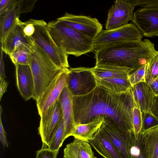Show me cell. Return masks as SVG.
<instances>
[{
  "instance_id": "obj_29",
  "label": "cell",
  "mask_w": 158,
  "mask_h": 158,
  "mask_svg": "<svg viewBox=\"0 0 158 158\" xmlns=\"http://www.w3.org/2000/svg\"><path fill=\"white\" fill-rule=\"evenodd\" d=\"M142 126L140 133H143L158 127V119L151 112H142Z\"/></svg>"
},
{
  "instance_id": "obj_20",
  "label": "cell",
  "mask_w": 158,
  "mask_h": 158,
  "mask_svg": "<svg viewBox=\"0 0 158 158\" xmlns=\"http://www.w3.org/2000/svg\"><path fill=\"white\" fill-rule=\"evenodd\" d=\"M96 79L114 77L128 78L132 69L125 67L98 65L89 68Z\"/></svg>"
},
{
  "instance_id": "obj_27",
  "label": "cell",
  "mask_w": 158,
  "mask_h": 158,
  "mask_svg": "<svg viewBox=\"0 0 158 158\" xmlns=\"http://www.w3.org/2000/svg\"><path fill=\"white\" fill-rule=\"evenodd\" d=\"M31 47L21 44L15 48L9 56L15 66L29 65Z\"/></svg>"
},
{
  "instance_id": "obj_15",
  "label": "cell",
  "mask_w": 158,
  "mask_h": 158,
  "mask_svg": "<svg viewBox=\"0 0 158 158\" xmlns=\"http://www.w3.org/2000/svg\"><path fill=\"white\" fill-rule=\"evenodd\" d=\"M15 66L16 85L20 94L25 100L33 98L35 85L30 66L29 65H18Z\"/></svg>"
},
{
  "instance_id": "obj_34",
  "label": "cell",
  "mask_w": 158,
  "mask_h": 158,
  "mask_svg": "<svg viewBox=\"0 0 158 158\" xmlns=\"http://www.w3.org/2000/svg\"><path fill=\"white\" fill-rule=\"evenodd\" d=\"M127 1L135 7L139 6L141 8H158V0H127Z\"/></svg>"
},
{
  "instance_id": "obj_40",
  "label": "cell",
  "mask_w": 158,
  "mask_h": 158,
  "mask_svg": "<svg viewBox=\"0 0 158 158\" xmlns=\"http://www.w3.org/2000/svg\"><path fill=\"white\" fill-rule=\"evenodd\" d=\"M151 112L158 119V96H156L155 97Z\"/></svg>"
},
{
  "instance_id": "obj_5",
  "label": "cell",
  "mask_w": 158,
  "mask_h": 158,
  "mask_svg": "<svg viewBox=\"0 0 158 158\" xmlns=\"http://www.w3.org/2000/svg\"><path fill=\"white\" fill-rule=\"evenodd\" d=\"M35 28L33 35L30 37L33 42L45 53L58 66L68 68V55L57 45L48 29L47 23L44 20L31 19L28 20Z\"/></svg>"
},
{
  "instance_id": "obj_13",
  "label": "cell",
  "mask_w": 158,
  "mask_h": 158,
  "mask_svg": "<svg viewBox=\"0 0 158 158\" xmlns=\"http://www.w3.org/2000/svg\"><path fill=\"white\" fill-rule=\"evenodd\" d=\"M26 22H22L18 16L15 22L7 34L4 41L1 43V48L3 52L9 56L15 48L23 44L31 47L34 43L30 37L26 36L23 29Z\"/></svg>"
},
{
  "instance_id": "obj_17",
  "label": "cell",
  "mask_w": 158,
  "mask_h": 158,
  "mask_svg": "<svg viewBox=\"0 0 158 158\" xmlns=\"http://www.w3.org/2000/svg\"><path fill=\"white\" fill-rule=\"evenodd\" d=\"M73 97L66 86L58 100L61 105L63 118L65 124V139L71 136L75 125L73 105Z\"/></svg>"
},
{
  "instance_id": "obj_24",
  "label": "cell",
  "mask_w": 158,
  "mask_h": 158,
  "mask_svg": "<svg viewBox=\"0 0 158 158\" xmlns=\"http://www.w3.org/2000/svg\"><path fill=\"white\" fill-rule=\"evenodd\" d=\"M129 153L130 158H148L143 133H139L136 139L134 132H131Z\"/></svg>"
},
{
  "instance_id": "obj_31",
  "label": "cell",
  "mask_w": 158,
  "mask_h": 158,
  "mask_svg": "<svg viewBox=\"0 0 158 158\" xmlns=\"http://www.w3.org/2000/svg\"><path fill=\"white\" fill-rule=\"evenodd\" d=\"M132 124L134 133L136 138L137 139L142 127V112L136 106L133 109Z\"/></svg>"
},
{
  "instance_id": "obj_32",
  "label": "cell",
  "mask_w": 158,
  "mask_h": 158,
  "mask_svg": "<svg viewBox=\"0 0 158 158\" xmlns=\"http://www.w3.org/2000/svg\"><path fill=\"white\" fill-rule=\"evenodd\" d=\"M37 0H18L17 9L19 15L23 13L31 11L34 7Z\"/></svg>"
},
{
  "instance_id": "obj_37",
  "label": "cell",
  "mask_w": 158,
  "mask_h": 158,
  "mask_svg": "<svg viewBox=\"0 0 158 158\" xmlns=\"http://www.w3.org/2000/svg\"><path fill=\"white\" fill-rule=\"evenodd\" d=\"M15 0H1L0 15L5 12L15 2Z\"/></svg>"
},
{
  "instance_id": "obj_39",
  "label": "cell",
  "mask_w": 158,
  "mask_h": 158,
  "mask_svg": "<svg viewBox=\"0 0 158 158\" xmlns=\"http://www.w3.org/2000/svg\"><path fill=\"white\" fill-rule=\"evenodd\" d=\"M8 86V83L5 79L0 77V100L2 97L3 94L7 91Z\"/></svg>"
},
{
  "instance_id": "obj_11",
  "label": "cell",
  "mask_w": 158,
  "mask_h": 158,
  "mask_svg": "<svg viewBox=\"0 0 158 158\" xmlns=\"http://www.w3.org/2000/svg\"><path fill=\"white\" fill-rule=\"evenodd\" d=\"M142 35L158 36V8H140L134 13L132 20Z\"/></svg>"
},
{
  "instance_id": "obj_23",
  "label": "cell",
  "mask_w": 158,
  "mask_h": 158,
  "mask_svg": "<svg viewBox=\"0 0 158 158\" xmlns=\"http://www.w3.org/2000/svg\"><path fill=\"white\" fill-rule=\"evenodd\" d=\"M97 84L102 86L112 92L122 93L130 90L131 86L128 78L114 77L96 79Z\"/></svg>"
},
{
  "instance_id": "obj_6",
  "label": "cell",
  "mask_w": 158,
  "mask_h": 158,
  "mask_svg": "<svg viewBox=\"0 0 158 158\" xmlns=\"http://www.w3.org/2000/svg\"><path fill=\"white\" fill-rule=\"evenodd\" d=\"M143 36L137 27L131 23L111 30H102L94 39V51L119 43L141 40Z\"/></svg>"
},
{
  "instance_id": "obj_7",
  "label": "cell",
  "mask_w": 158,
  "mask_h": 158,
  "mask_svg": "<svg viewBox=\"0 0 158 158\" xmlns=\"http://www.w3.org/2000/svg\"><path fill=\"white\" fill-rule=\"evenodd\" d=\"M97 85L96 79L89 68L69 69L66 86L73 96L86 95Z\"/></svg>"
},
{
  "instance_id": "obj_35",
  "label": "cell",
  "mask_w": 158,
  "mask_h": 158,
  "mask_svg": "<svg viewBox=\"0 0 158 158\" xmlns=\"http://www.w3.org/2000/svg\"><path fill=\"white\" fill-rule=\"evenodd\" d=\"M0 140L1 143L4 148L7 147L8 146L6 135L5 131L4 129L1 119L2 113H0Z\"/></svg>"
},
{
  "instance_id": "obj_10",
  "label": "cell",
  "mask_w": 158,
  "mask_h": 158,
  "mask_svg": "<svg viewBox=\"0 0 158 158\" xmlns=\"http://www.w3.org/2000/svg\"><path fill=\"white\" fill-rule=\"evenodd\" d=\"M135 7L127 0H116L109 9L106 29L109 30L121 27L132 21Z\"/></svg>"
},
{
  "instance_id": "obj_12",
  "label": "cell",
  "mask_w": 158,
  "mask_h": 158,
  "mask_svg": "<svg viewBox=\"0 0 158 158\" xmlns=\"http://www.w3.org/2000/svg\"><path fill=\"white\" fill-rule=\"evenodd\" d=\"M62 118L61 105L57 100L40 117L38 131L42 145L48 146L53 131Z\"/></svg>"
},
{
  "instance_id": "obj_25",
  "label": "cell",
  "mask_w": 158,
  "mask_h": 158,
  "mask_svg": "<svg viewBox=\"0 0 158 158\" xmlns=\"http://www.w3.org/2000/svg\"><path fill=\"white\" fill-rule=\"evenodd\" d=\"M143 134L148 158H158V127Z\"/></svg>"
},
{
  "instance_id": "obj_3",
  "label": "cell",
  "mask_w": 158,
  "mask_h": 158,
  "mask_svg": "<svg viewBox=\"0 0 158 158\" xmlns=\"http://www.w3.org/2000/svg\"><path fill=\"white\" fill-rule=\"evenodd\" d=\"M47 27L55 43L66 54L79 56L94 51V39L56 20L49 22Z\"/></svg>"
},
{
  "instance_id": "obj_4",
  "label": "cell",
  "mask_w": 158,
  "mask_h": 158,
  "mask_svg": "<svg viewBox=\"0 0 158 158\" xmlns=\"http://www.w3.org/2000/svg\"><path fill=\"white\" fill-rule=\"evenodd\" d=\"M29 65L34 82L35 91L33 98L36 101L46 87L64 68L57 66L34 43L31 48Z\"/></svg>"
},
{
  "instance_id": "obj_21",
  "label": "cell",
  "mask_w": 158,
  "mask_h": 158,
  "mask_svg": "<svg viewBox=\"0 0 158 158\" xmlns=\"http://www.w3.org/2000/svg\"><path fill=\"white\" fill-rule=\"evenodd\" d=\"M104 121V118H101L96 121L89 123L76 124L71 136H73L75 139L88 142L100 127Z\"/></svg>"
},
{
  "instance_id": "obj_9",
  "label": "cell",
  "mask_w": 158,
  "mask_h": 158,
  "mask_svg": "<svg viewBox=\"0 0 158 158\" xmlns=\"http://www.w3.org/2000/svg\"><path fill=\"white\" fill-rule=\"evenodd\" d=\"M56 20L94 40L102 30V25L98 20L89 16L66 13Z\"/></svg>"
},
{
  "instance_id": "obj_38",
  "label": "cell",
  "mask_w": 158,
  "mask_h": 158,
  "mask_svg": "<svg viewBox=\"0 0 158 158\" xmlns=\"http://www.w3.org/2000/svg\"><path fill=\"white\" fill-rule=\"evenodd\" d=\"M3 52L2 49H0V77L4 79L6 77L5 73V65L3 59Z\"/></svg>"
},
{
  "instance_id": "obj_2",
  "label": "cell",
  "mask_w": 158,
  "mask_h": 158,
  "mask_svg": "<svg viewBox=\"0 0 158 158\" xmlns=\"http://www.w3.org/2000/svg\"><path fill=\"white\" fill-rule=\"evenodd\" d=\"M95 52L96 65L127 68L134 71L148 62L158 51L146 39L116 43Z\"/></svg>"
},
{
  "instance_id": "obj_22",
  "label": "cell",
  "mask_w": 158,
  "mask_h": 158,
  "mask_svg": "<svg viewBox=\"0 0 158 158\" xmlns=\"http://www.w3.org/2000/svg\"><path fill=\"white\" fill-rule=\"evenodd\" d=\"M18 0L2 14L0 15V39L1 43L4 40L8 32L14 24L18 16Z\"/></svg>"
},
{
  "instance_id": "obj_18",
  "label": "cell",
  "mask_w": 158,
  "mask_h": 158,
  "mask_svg": "<svg viewBox=\"0 0 158 158\" xmlns=\"http://www.w3.org/2000/svg\"><path fill=\"white\" fill-rule=\"evenodd\" d=\"M88 143L104 158H122L100 127Z\"/></svg>"
},
{
  "instance_id": "obj_19",
  "label": "cell",
  "mask_w": 158,
  "mask_h": 158,
  "mask_svg": "<svg viewBox=\"0 0 158 158\" xmlns=\"http://www.w3.org/2000/svg\"><path fill=\"white\" fill-rule=\"evenodd\" d=\"M64 158H96L88 142L75 139L64 150Z\"/></svg>"
},
{
  "instance_id": "obj_28",
  "label": "cell",
  "mask_w": 158,
  "mask_h": 158,
  "mask_svg": "<svg viewBox=\"0 0 158 158\" xmlns=\"http://www.w3.org/2000/svg\"><path fill=\"white\" fill-rule=\"evenodd\" d=\"M158 77V52L147 63L145 74L146 82L148 84Z\"/></svg>"
},
{
  "instance_id": "obj_16",
  "label": "cell",
  "mask_w": 158,
  "mask_h": 158,
  "mask_svg": "<svg viewBox=\"0 0 158 158\" xmlns=\"http://www.w3.org/2000/svg\"><path fill=\"white\" fill-rule=\"evenodd\" d=\"M130 91L136 106L141 112H151L156 95L146 82H141L131 86Z\"/></svg>"
},
{
  "instance_id": "obj_30",
  "label": "cell",
  "mask_w": 158,
  "mask_h": 158,
  "mask_svg": "<svg viewBox=\"0 0 158 158\" xmlns=\"http://www.w3.org/2000/svg\"><path fill=\"white\" fill-rule=\"evenodd\" d=\"M147 63L142 65L129 74L128 79L131 86L141 82H146L145 74Z\"/></svg>"
},
{
  "instance_id": "obj_1",
  "label": "cell",
  "mask_w": 158,
  "mask_h": 158,
  "mask_svg": "<svg viewBox=\"0 0 158 158\" xmlns=\"http://www.w3.org/2000/svg\"><path fill=\"white\" fill-rule=\"evenodd\" d=\"M76 124H85L101 118L110 125L127 132H133L132 111L136 106L130 90L117 94L97 85L91 92L73 97Z\"/></svg>"
},
{
  "instance_id": "obj_36",
  "label": "cell",
  "mask_w": 158,
  "mask_h": 158,
  "mask_svg": "<svg viewBox=\"0 0 158 158\" xmlns=\"http://www.w3.org/2000/svg\"><path fill=\"white\" fill-rule=\"evenodd\" d=\"M26 22V24L24 28L23 32L26 36L30 37L34 34L35 28L34 25L28 20Z\"/></svg>"
},
{
  "instance_id": "obj_14",
  "label": "cell",
  "mask_w": 158,
  "mask_h": 158,
  "mask_svg": "<svg viewBox=\"0 0 158 158\" xmlns=\"http://www.w3.org/2000/svg\"><path fill=\"white\" fill-rule=\"evenodd\" d=\"M100 128L122 158H130V144L132 132H127L103 122Z\"/></svg>"
},
{
  "instance_id": "obj_26",
  "label": "cell",
  "mask_w": 158,
  "mask_h": 158,
  "mask_svg": "<svg viewBox=\"0 0 158 158\" xmlns=\"http://www.w3.org/2000/svg\"><path fill=\"white\" fill-rule=\"evenodd\" d=\"M65 128L63 118L53 131L50 136L48 148L51 150L58 151L64 141Z\"/></svg>"
},
{
  "instance_id": "obj_41",
  "label": "cell",
  "mask_w": 158,
  "mask_h": 158,
  "mask_svg": "<svg viewBox=\"0 0 158 158\" xmlns=\"http://www.w3.org/2000/svg\"><path fill=\"white\" fill-rule=\"evenodd\" d=\"M148 85L152 90L156 96H158V77L154 80L151 82Z\"/></svg>"
},
{
  "instance_id": "obj_8",
  "label": "cell",
  "mask_w": 158,
  "mask_h": 158,
  "mask_svg": "<svg viewBox=\"0 0 158 158\" xmlns=\"http://www.w3.org/2000/svg\"><path fill=\"white\" fill-rule=\"evenodd\" d=\"M69 68L64 69L52 81L36 101L40 117L58 100L66 86Z\"/></svg>"
},
{
  "instance_id": "obj_33",
  "label": "cell",
  "mask_w": 158,
  "mask_h": 158,
  "mask_svg": "<svg viewBox=\"0 0 158 158\" xmlns=\"http://www.w3.org/2000/svg\"><path fill=\"white\" fill-rule=\"evenodd\" d=\"M58 152L50 149L47 146L42 145V148L37 151L35 158H56Z\"/></svg>"
}]
</instances>
